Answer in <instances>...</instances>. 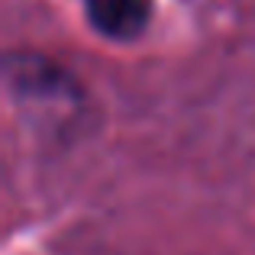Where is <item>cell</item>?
<instances>
[{"mask_svg":"<svg viewBox=\"0 0 255 255\" xmlns=\"http://www.w3.org/2000/svg\"><path fill=\"white\" fill-rule=\"evenodd\" d=\"M91 26L107 39L129 42L142 36L152 19V0H84Z\"/></svg>","mask_w":255,"mask_h":255,"instance_id":"1","label":"cell"}]
</instances>
